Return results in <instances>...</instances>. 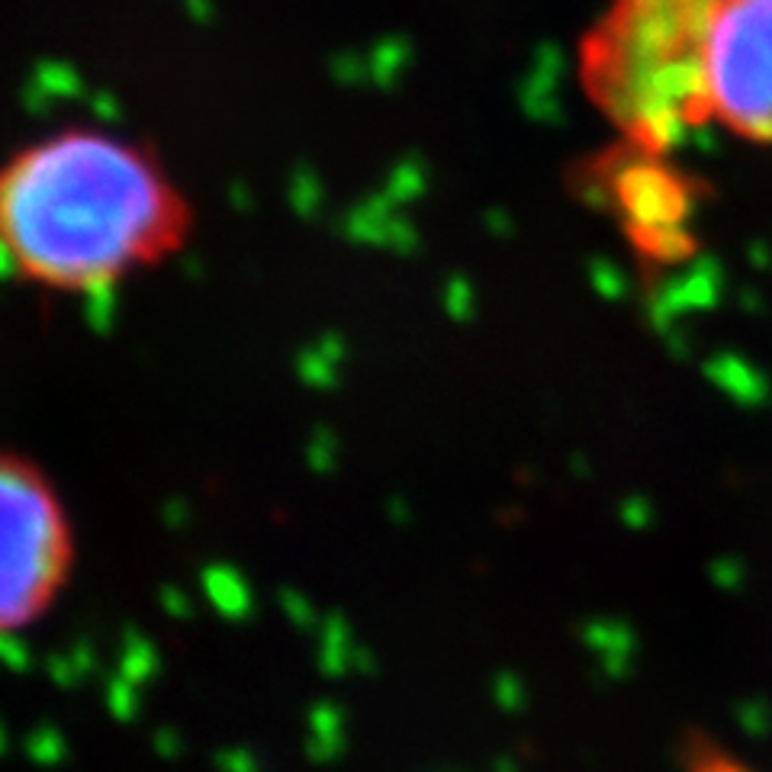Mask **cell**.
<instances>
[{"mask_svg": "<svg viewBox=\"0 0 772 772\" xmlns=\"http://www.w3.org/2000/svg\"><path fill=\"white\" fill-rule=\"evenodd\" d=\"M193 222L164 161L113 129H52L0 164V258L49 293L129 283L184 251Z\"/></svg>", "mask_w": 772, "mask_h": 772, "instance_id": "cell-1", "label": "cell"}, {"mask_svg": "<svg viewBox=\"0 0 772 772\" xmlns=\"http://www.w3.org/2000/svg\"><path fill=\"white\" fill-rule=\"evenodd\" d=\"M692 97L731 132L772 142V0H711L692 52Z\"/></svg>", "mask_w": 772, "mask_h": 772, "instance_id": "cell-2", "label": "cell"}, {"mask_svg": "<svg viewBox=\"0 0 772 772\" xmlns=\"http://www.w3.org/2000/svg\"><path fill=\"white\" fill-rule=\"evenodd\" d=\"M62 512L27 463L0 458V631L30 621L64 570Z\"/></svg>", "mask_w": 772, "mask_h": 772, "instance_id": "cell-3", "label": "cell"}]
</instances>
